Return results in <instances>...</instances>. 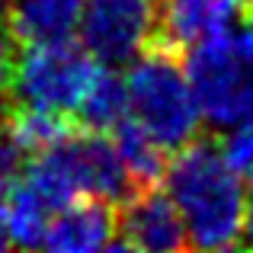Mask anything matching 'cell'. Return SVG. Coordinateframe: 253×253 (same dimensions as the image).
Masks as SVG:
<instances>
[{
    "instance_id": "ac0fdd59",
    "label": "cell",
    "mask_w": 253,
    "mask_h": 253,
    "mask_svg": "<svg viewBox=\"0 0 253 253\" xmlns=\"http://www.w3.org/2000/svg\"><path fill=\"white\" fill-rule=\"evenodd\" d=\"M10 247V234H6V221H3V192H0V250Z\"/></svg>"
},
{
    "instance_id": "d6986e66",
    "label": "cell",
    "mask_w": 253,
    "mask_h": 253,
    "mask_svg": "<svg viewBox=\"0 0 253 253\" xmlns=\"http://www.w3.org/2000/svg\"><path fill=\"white\" fill-rule=\"evenodd\" d=\"M241 10L247 13V16H253V0H241Z\"/></svg>"
},
{
    "instance_id": "4fadbf2b",
    "label": "cell",
    "mask_w": 253,
    "mask_h": 253,
    "mask_svg": "<svg viewBox=\"0 0 253 253\" xmlns=\"http://www.w3.org/2000/svg\"><path fill=\"white\" fill-rule=\"evenodd\" d=\"M128 116H131V109H128V86H125V77L99 68L90 93L84 96L81 109H77V125L86 128V131H103V135H109V131L116 128L119 122H125Z\"/></svg>"
},
{
    "instance_id": "5b68a950",
    "label": "cell",
    "mask_w": 253,
    "mask_h": 253,
    "mask_svg": "<svg viewBox=\"0 0 253 253\" xmlns=\"http://www.w3.org/2000/svg\"><path fill=\"white\" fill-rule=\"evenodd\" d=\"M81 32L99 64H128L157 36V0H90Z\"/></svg>"
},
{
    "instance_id": "5bb4252c",
    "label": "cell",
    "mask_w": 253,
    "mask_h": 253,
    "mask_svg": "<svg viewBox=\"0 0 253 253\" xmlns=\"http://www.w3.org/2000/svg\"><path fill=\"white\" fill-rule=\"evenodd\" d=\"M221 151H224V161L231 164V170L244 183H253V116L231 125L228 138L221 141Z\"/></svg>"
},
{
    "instance_id": "ba28073f",
    "label": "cell",
    "mask_w": 253,
    "mask_h": 253,
    "mask_svg": "<svg viewBox=\"0 0 253 253\" xmlns=\"http://www.w3.org/2000/svg\"><path fill=\"white\" fill-rule=\"evenodd\" d=\"M116 234H119V205L99 196H84L58 209V215L48 221L42 247L55 253H93V250H109Z\"/></svg>"
},
{
    "instance_id": "30bf717a",
    "label": "cell",
    "mask_w": 253,
    "mask_h": 253,
    "mask_svg": "<svg viewBox=\"0 0 253 253\" xmlns=\"http://www.w3.org/2000/svg\"><path fill=\"white\" fill-rule=\"evenodd\" d=\"M109 135H112V141H116V151H119V157H122L125 173H128L131 192L144 189V186H161L164 183V173H167V164H170V151L164 148L141 122H135V119L128 116L125 122H119Z\"/></svg>"
},
{
    "instance_id": "7a4b0ae2",
    "label": "cell",
    "mask_w": 253,
    "mask_h": 253,
    "mask_svg": "<svg viewBox=\"0 0 253 253\" xmlns=\"http://www.w3.org/2000/svg\"><path fill=\"white\" fill-rule=\"evenodd\" d=\"M125 86L131 119L141 122L170 154L199 138L202 109L186 74L183 51L151 42L141 55L128 61Z\"/></svg>"
},
{
    "instance_id": "9a60e30c",
    "label": "cell",
    "mask_w": 253,
    "mask_h": 253,
    "mask_svg": "<svg viewBox=\"0 0 253 253\" xmlns=\"http://www.w3.org/2000/svg\"><path fill=\"white\" fill-rule=\"evenodd\" d=\"M23 45L13 39L10 26L0 19V106H10V86H13V71Z\"/></svg>"
},
{
    "instance_id": "3957f363",
    "label": "cell",
    "mask_w": 253,
    "mask_h": 253,
    "mask_svg": "<svg viewBox=\"0 0 253 253\" xmlns=\"http://www.w3.org/2000/svg\"><path fill=\"white\" fill-rule=\"evenodd\" d=\"M183 61L209 125L231 128L253 116V26L192 45Z\"/></svg>"
},
{
    "instance_id": "8fae6325",
    "label": "cell",
    "mask_w": 253,
    "mask_h": 253,
    "mask_svg": "<svg viewBox=\"0 0 253 253\" xmlns=\"http://www.w3.org/2000/svg\"><path fill=\"white\" fill-rule=\"evenodd\" d=\"M81 128L74 116H64L55 109H42V106H26V103H10L6 106V135L16 144L23 157L42 154V151L61 144Z\"/></svg>"
},
{
    "instance_id": "7c38bea8",
    "label": "cell",
    "mask_w": 253,
    "mask_h": 253,
    "mask_svg": "<svg viewBox=\"0 0 253 253\" xmlns=\"http://www.w3.org/2000/svg\"><path fill=\"white\" fill-rule=\"evenodd\" d=\"M51 211L55 209L26 179L16 176L3 189V221H6V234H10V247H23V250L42 247Z\"/></svg>"
},
{
    "instance_id": "44dd1931",
    "label": "cell",
    "mask_w": 253,
    "mask_h": 253,
    "mask_svg": "<svg viewBox=\"0 0 253 253\" xmlns=\"http://www.w3.org/2000/svg\"><path fill=\"white\" fill-rule=\"evenodd\" d=\"M250 19H253V16H250Z\"/></svg>"
},
{
    "instance_id": "277c9868",
    "label": "cell",
    "mask_w": 253,
    "mask_h": 253,
    "mask_svg": "<svg viewBox=\"0 0 253 253\" xmlns=\"http://www.w3.org/2000/svg\"><path fill=\"white\" fill-rule=\"evenodd\" d=\"M96 74L99 61L86 45H74V39L51 45H23L13 71L10 103L42 106L77 119V109Z\"/></svg>"
},
{
    "instance_id": "6da1fadb",
    "label": "cell",
    "mask_w": 253,
    "mask_h": 253,
    "mask_svg": "<svg viewBox=\"0 0 253 253\" xmlns=\"http://www.w3.org/2000/svg\"><path fill=\"white\" fill-rule=\"evenodd\" d=\"M164 189L183 215L189 247L231 250L244 241L247 183L231 170L218 141L199 135L173 151Z\"/></svg>"
},
{
    "instance_id": "52a82bcc",
    "label": "cell",
    "mask_w": 253,
    "mask_h": 253,
    "mask_svg": "<svg viewBox=\"0 0 253 253\" xmlns=\"http://www.w3.org/2000/svg\"><path fill=\"white\" fill-rule=\"evenodd\" d=\"M241 0H157V45L189 51L211 36L231 32Z\"/></svg>"
},
{
    "instance_id": "8992f818",
    "label": "cell",
    "mask_w": 253,
    "mask_h": 253,
    "mask_svg": "<svg viewBox=\"0 0 253 253\" xmlns=\"http://www.w3.org/2000/svg\"><path fill=\"white\" fill-rule=\"evenodd\" d=\"M183 247H189L186 224L164 183L135 189L119 202V234L112 237L109 250L173 253Z\"/></svg>"
},
{
    "instance_id": "e0dca14e",
    "label": "cell",
    "mask_w": 253,
    "mask_h": 253,
    "mask_svg": "<svg viewBox=\"0 0 253 253\" xmlns=\"http://www.w3.org/2000/svg\"><path fill=\"white\" fill-rule=\"evenodd\" d=\"M244 247H253V192L247 199V221H244Z\"/></svg>"
},
{
    "instance_id": "2e32d148",
    "label": "cell",
    "mask_w": 253,
    "mask_h": 253,
    "mask_svg": "<svg viewBox=\"0 0 253 253\" xmlns=\"http://www.w3.org/2000/svg\"><path fill=\"white\" fill-rule=\"evenodd\" d=\"M19 161H23V154L16 151V144L6 135V106H0V192L16 179Z\"/></svg>"
},
{
    "instance_id": "9c48e42d",
    "label": "cell",
    "mask_w": 253,
    "mask_h": 253,
    "mask_svg": "<svg viewBox=\"0 0 253 253\" xmlns=\"http://www.w3.org/2000/svg\"><path fill=\"white\" fill-rule=\"evenodd\" d=\"M86 0H10L3 23L19 45L71 42L84 23Z\"/></svg>"
},
{
    "instance_id": "ffe728a7",
    "label": "cell",
    "mask_w": 253,
    "mask_h": 253,
    "mask_svg": "<svg viewBox=\"0 0 253 253\" xmlns=\"http://www.w3.org/2000/svg\"><path fill=\"white\" fill-rule=\"evenodd\" d=\"M6 3H10V0H0V10H6Z\"/></svg>"
}]
</instances>
